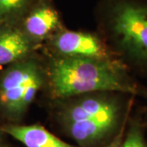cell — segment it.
Wrapping results in <instances>:
<instances>
[{
  "label": "cell",
  "mask_w": 147,
  "mask_h": 147,
  "mask_svg": "<svg viewBox=\"0 0 147 147\" xmlns=\"http://www.w3.org/2000/svg\"><path fill=\"white\" fill-rule=\"evenodd\" d=\"M53 94L60 98L94 92L146 95L118 59L59 57L49 69Z\"/></svg>",
  "instance_id": "1"
},
{
  "label": "cell",
  "mask_w": 147,
  "mask_h": 147,
  "mask_svg": "<svg viewBox=\"0 0 147 147\" xmlns=\"http://www.w3.org/2000/svg\"><path fill=\"white\" fill-rule=\"evenodd\" d=\"M109 30L121 61L127 69L147 75V1L115 0Z\"/></svg>",
  "instance_id": "2"
},
{
  "label": "cell",
  "mask_w": 147,
  "mask_h": 147,
  "mask_svg": "<svg viewBox=\"0 0 147 147\" xmlns=\"http://www.w3.org/2000/svg\"><path fill=\"white\" fill-rule=\"evenodd\" d=\"M42 84V69L36 61H19L0 81V104L11 114L21 115L34 100Z\"/></svg>",
  "instance_id": "3"
},
{
  "label": "cell",
  "mask_w": 147,
  "mask_h": 147,
  "mask_svg": "<svg viewBox=\"0 0 147 147\" xmlns=\"http://www.w3.org/2000/svg\"><path fill=\"white\" fill-rule=\"evenodd\" d=\"M82 95L62 107L59 113L62 123L111 116H125L131 104V95L113 92Z\"/></svg>",
  "instance_id": "4"
},
{
  "label": "cell",
  "mask_w": 147,
  "mask_h": 147,
  "mask_svg": "<svg viewBox=\"0 0 147 147\" xmlns=\"http://www.w3.org/2000/svg\"><path fill=\"white\" fill-rule=\"evenodd\" d=\"M51 46L59 57L113 59L105 43L90 33L59 31L53 37Z\"/></svg>",
  "instance_id": "5"
},
{
  "label": "cell",
  "mask_w": 147,
  "mask_h": 147,
  "mask_svg": "<svg viewBox=\"0 0 147 147\" xmlns=\"http://www.w3.org/2000/svg\"><path fill=\"white\" fill-rule=\"evenodd\" d=\"M125 116H111L65 123L69 137L82 146L96 143L119 127Z\"/></svg>",
  "instance_id": "6"
},
{
  "label": "cell",
  "mask_w": 147,
  "mask_h": 147,
  "mask_svg": "<svg viewBox=\"0 0 147 147\" xmlns=\"http://www.w3.org/2000/svg\"><path fill=\"white\" fill-rule=\"evenodd\" d=\"M61 27L60 16L53 6L42 2L35 5L24 21V30L33 41L42 40L52 35Z\"/></svg>",
  "instance_id": "7"
},
{
  "label": "cell",
  "mask_w": 147,
  "mask_h": 147,
  "mask_svg": "<svg viewBox=\"0 0 147 147\" xmlns=\"http://www.w3.org/2000/svg\"><path fill=\"white\" fill-rule=\"evenodd\" d=\"M34 42L19 29L5 28L0 30V66L25 59L34 48Z\"/></svg>",
  "instance_id": "8"
},
{
  "label": "cell",
  "mask_w": 147,
  "mask_h": 147,
  "mask_svg": "<svg viewBox=\"0 0 147 147\" xmlns=\"http://www.w3.org/2000/svg\"><path fill=\"white\" fill-rule=\"evenodd\" d=\"M3 131L26 147H75L61 141L40 125H11Z\"/></svg>",
  "instance_id": "9"
},
{
  "label": "cell",
  "mask_w": 147,
  "mask_h": 147,
  "mask_svg": "<svg viewBox=\"0 0 147 147\" xmlns=\"http://www.w3.org/2000/svg\"><path fill=\"white\" fill-rule=\"evenodd\" d=\"M120 147H147L144 121L137 117L130 120L127 131L125 137H123Z\"/></svg>",
  "instance_id": "10"
},
{
  "label": "cell",
  "mask_w": 147,
  "mask_h": 147,
  "mask_svg": "<svg viewBox=\"0 0 147 147\" xmlns=\"http://www.w3.org/2000/svg\"><path fill=\"white\" fill-rule=\"evenodd\" d=\"M34 0H0V21H7L22 14Z\"/></svg>",
  "instance_id": "11"
},
{
  "label": "cell",
  "mask_w": 147,
  "mask_h": 147,
  "mask_svg": "<svg viewBox=\"0 0 147 147\" xmlns=\"http://www.w3.org/2000/svg\"><path fill=\"white\" fill-rule=\"evenodd\" d=\"M123 129H121V131L118 133V135H117V136L115 137V139L108 145V146L107 147H120L121 142H122V140H123Z\"/></svg>",
  "instance_id": "12"
},
{
  "label": "cell",
  "mask_w": 147,
  "mask_h": 147,
  "mask_svg": "<svg viewBox=\"0 0 147 147\" xmlns=\"http://www.w3.org/2000/svg\"><path fill=\"white\" fill-rule=\"evenodd\" d=\"M146 118H145V121H144V123H145V126H146V129H147V110L146 111Z\"/></svg>",
  "instance_id": "13"
}]
</instances>
